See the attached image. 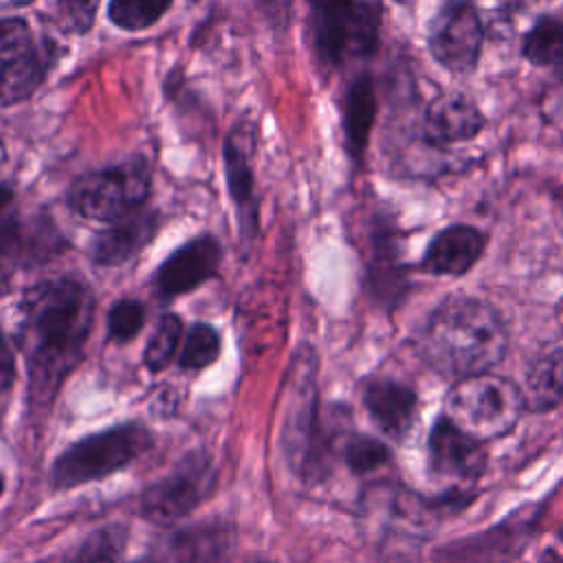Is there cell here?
<instances>
[{"mask_svg":"<svg viewBox=\"0 0 563 563\" xmlns=\"http://www.w3.org/2000/svg\"><path fill=\"white\" fill-rule=\"evenodd\" d=\"M92 323V295L77 279L33 286L20 301L18 343L29 363L31 391L51 398L77 365Z\"/></svg>","mask_w":563,"mask_h":563,"instance_id":"1","label":"cell"},{"mask_svg":"<svg viewBox=\"0 0 563 563\" xmlns=\"http://www.w3.org/2000/svg\"><path fill=\"white\" fill-rule=\"evenodd\" d=\"M506 328L497 310L479 299L442 303L427 321L420 354L435 372L453 378L486 374L506 352Z\"/></svg>","mask_w":563,"mask_h":563,"instance_id":"2","label":"cell"},{"mask_svg":"<svg viewBox=\"0 0 563 563\" xmlns=\"http://www.w3.org/2000/svg\"><path fill=\"white\" fill-rule=\"evenodd\" d=\"M526 407L523 394L508 380L477 374L460 378L444 402V418L471 438L486 442L506 435Z\"/></svg>","mask_w":563,"mask_h":563,"instance_id":"3","label":"cell"},{"mask_svg":"<svg viewBox=\"0 0 563 563\" xmlns=\"http://www.w3.org/2000/svg\"><path fill=\"white\" fill-rule=\"evenodd\" d=\"M319 55L330 64L367 57L378 44L380 0H310Z\"/></svg>","mask_w":563,"mask_h":563,"instance_id":"4","label":"cell"},{"mask_svg":"<svg viewBox=\"0 0 563 563\" xmlns=\"http://www.w3.org/2000/svg\"><path fill=\"white\" fill-rule=\"evenodd\" d=\"M150 444L139 424H119L70 444L53 464L51 482L57 488H73L101 479L132 462Z\"/></svg>","mask_w":563,"mask_h":563,"instance_id":"5","label":"cell"},{"mask_svg":"<svg viewBox=\"0 0 563 563\" xmlns=\"http://www.w3.org/2000/svg\"><path fill=\"white\" fill-rule=\"evenodd\" d=\"M150 194V172L143 161L92 172L70 187V207L99 222H117L136 211Z\"/></svg>","mask_w":563,"mask_h":563,"instance_id":"6","label":"cell"},{"mask_svg":"<svg viewBox=\"0 0 563 563\" xmlns=\"http://www.w3.org/2000/svg\"><path fill=\"white\" fill-rule=\"evenodd\" d=\"M213 482L211 466L205 455H191L172 475L152 484L141 495V512L156 523H169L189 515Z\"/></svg>","mask_w":563,"mask_h":563,"instance_id":"7","label":"cell"},{"mask_svg":"<svg viewBox=\"0 0 563 563\" xmlns=\"http://www.w3.org/2000/svg\"><path fill=\"white\" fill-rule=\"evenodd\" d=\"M482 40L484 31L471 4H442V11L431 22V53L453 73H468L475 68Z\"/></svg>","mask_w":563,"mask_h":563,"instance_id":"8","label":"cell"},{"mask_svg":"<svg viewBox=\"0 0 563 563\" xmlns=\"http://www.w3.org/2000/svg\"><path fill=\"white\" fill-rule=\"evenodd\" d=\"M479 440L457 429L449 418H440L429 435V464L435 475L453 482H473L484 471Z\"/></svg>","mask_w":563,"mask_h":563,"instance_id":"9","label":"cell"},{"mask_svg":"<svg viewBox=\"0 0 563 563\" xmlns=\"http://www.w3.org/2000/svg\"><path fill=\"white\" fill-rule=\"evenodd\" d=\"M220 262V246L213 238L200 235L174 251L156 271V288L161 295H180L194 290L211 277Z\"/></svg>","mask_w":563,"mask_h":563,"instance_id":"10","label":"cell"},{"mask_svg":"<svg viewBox=\"0 0 563 563\" xmlns=\"http://www.w3.org/2000/svg\"><path fill=\"white\" fill-rule=\"evenodd\" d=\"M62 249V235L46 218H2L0 255L20 264L44 262Z\"/></svg>","mask_w":563,"mask_h":563,"instance_id":"11","label":"cell"},{"mask_svg":"<svg viewBox=\"0 0 563 563\" xmlns=\"http://www.w3.org/2000/svg\"><path fill=\"white\" fill-rule=\"evenodd\" d=\"M158 218L154 211H132L112 222L92 242V260L103 266H114L136 255L156 233Z\"/></svg>","mask_w":563,"mask_h":563,"instance_id":"12","label":"cell"},{"mask_svg":"<svg viewBox=\"0 0 563 563\" xmlns=\"http://www.w3.org/2000/svg\"><path fill=\"white\" fill-rule=\"evenodd\" d=\"M486 238L473 227H449L427 246L422 268L431 275H462L482 255Z\"/></svg>","mask_w":563,"mask_h":563,"instance_id":"13","label":"cell"},{"mask_svg":"<svg viewBox=\"0 0 563 563\" xmlns=\"http://www.w3.org/2000/svg\"><path fill=\"white\" fill-rule=\"evenodd\" d=\"M57 55V44L44 40L37 46H31L26 53H22L18 59L9 62L0 70V108L15 106L31 97L46 79Z\"/></svg>","mask_w":563,"mask_h":563,"instance_id":"14","label":"cell"},{"mask_svg":"<svg viewBox=\"0 0 563 563\" xmlns=\"http://www.w3.org/2000/svg\"><path fill=\"white\" fill-rule=\"evenodd\" d=\"M484 125V117L473 99L462 92L440 95L427 110V136L435 143L473 139Z\"/></svg>","mask_w":563,"mask_h":563,"instance_id":"15","label":"cell"},{"mask_svg":"<svg viewBox=\"0 0 563 563\" xmlns=\"http://www.w3.org/2000/svg\"><path fill=\"white\" fill-rule=\"evenodd\" d=\"M374 422L389 435L400 438L409 431L416 416V394L396 380H372L363 394Z\"/></svg>","mask_w":563,"mask_h":563,"instance_id":"16","label":"cell"},{"mask_svg":"<svg viewBox=\"0 0 563 563\" xmlns=\"http://www.w3.org/2000/svg\"><path fill=\"white\" fill-rule=\"evenodd\" d=\"M222 156H224L227 183H229L231 196L238 207L242 233L249 235L255 231V224H257V205H255V196H253V172H251L249 154L244 150V139L238 128L224 141Z\"/></svg>","mask_w":563,"mask_h":563,"instance_id":"17","label":"cell"},{"mask_svg":"<svg viewBox=\"0 0 563 563\" xmlns=\"http://www.w3.org/2000/svg\"><path fill=\"white\" fill-rule=\"evenodd\" d=\"M374 114H376L374 86L367 77H358L347 88L345 106H343V130H345V141L352 156L363 154L372 123H374Z\"/></svg>","mask_w":563,"mask_h":563,"instance_id":"18","label":"cell"},{"mask_svg":"<svg viewBox=\"0 0 563 563\" xmlns=\"http://www.w3.org/2000/svg\"><path fill=\"white\" fill-rule=\"evenodd\" d=\"M523 400L534 411H548L563 402V350L541 356L530 367Z\"/></svg>","mask_w":563,"mask_h":563,"instance_id":"19","label":"cell"},{"mask_svg":"<svg viewBox=\"0 0 563 563\" xmlns=\"http://www.w3.org/2000/svg\"><path fill=\"white\" fill-rule=\"evenodd\" d=\"M523 57L537 66L563 64V22L554 18L539 20L523 37Z\"/></svg>","mask_w":563,"mask_h":563,"instance_id":"20","label":"cell"},{"mask_svg":"<svg viewBox=\"0 0 563 563\" xmlns=\"http://www.w3.org/2000/svg\"><path fill=\"white\" fill-rule=\"evenodd\" d=\"M172 0H112L108 15L123 31H141L156 24Z\"/></svg>","mask_w":563,"mask_h":563,"instance_id":"21","label":"cell"},{"mask_svg":"<svg viewBox=\"0 0 563 563\" xmlns=\"http://www.w3.org/2000/svg\"><path fill=\"white\" fill-rule=\"evenodd\" d=\"M125 545V530L121 526H108L92 532L68 563H119Z\"/></svg>","mask_w":563,"mask_h":563,"instance_id":"22","label":"cell"},{"mask_svg":"<svg viewBox=\"0 0 563 563\" xmlns=\"http://www.w3.org/2000/svg\"><path fill=\"white\" fill-rule=\"evenodd\" d=\"M220 354V336L209 323H194L180 350V365L200 369L211 365Z\"/></svg>","mask_w":563,"mask_h":563,"instance_id":"23","label":"cell"},{"mask_svg":"<svg viewBox=\"0 0 563 563\" xmlns=\"http://www.w3.org/2000/svg\"><path fill=\"white\" fill-rule=\"evenodd\" d=\"M180 336H183V323L178 317L174 314H165L156 330L152 332L150 336V343L145 347V365L152 369V372H158L163 367L169 365L172 356L176 354L178 350V343H180Z\"/></svg>","mask_w":563,"mask_h":563,"instance_id":"24","label":"cell"},{"mask_svg":"<svg viewBox=\"0 0 563 563\" xmlns=\"http://www.w3.org/2000/svg\"><path fill=\"white\" fill-rule=\"evenodd\" d=\"M143 319H145V312H143V306L139 301H132V299L117 301L112 306L110 314H108L110 336L119 343L130 341L132 336L139 334V330L143 325Z\"/></svg>","mask_w":563,"mask_h":563,"instance_id":"25","label":"cell"},{"mask_svg":"<svg viewBox=\"0 0 563 563\" xmlns=\"http://www.w3.org/2000/svg\"><path fill=\"white\" fill-rule=\"evenodd\" d=\"M31 48V29L24 20H0V70Z\"/></svg>","mask_w":563,"mask_h":563,"instance_id":"26","label":"cell"},{"mask_svg":"<svg viewBox=\"0 0 563 563\" xmlns=\"http://www.w3.org/2000/svg\"><path fill=\"white\" fill-rule=\"evenodd\" d=\"M389 457L387 449L374 438H354L345 449V462L356 473H367L378 468Z\"/></svg>","mask_w":563,"mask_h":563,"instance_id":"27","label":"cell"},{"mask_svg":"<svg viewBox=\"0 0 563 563\" xmlns=\"http://www.w3.org/2000/svg\"><path fill=\"white\" fill-rule=\"evenodd\" d=\"M99 0H59V11L66 29L75 33H86L97 15Z\"/></svg>","mask_w":563,"mask_h":563,"instance_id":"28","label":"cell"},{"mask_svg":"<svg viewBox=\"0 0 563 563\" xmlns=\"http://www.w3.org/2000/svg\"><path fill=\"white\" fill-rule=\"evenodd\" d=\"M255 4L273 26H286L290 15V0H255Z\"/></svg>","mask_w":563,"mask_h":563,"instance_id":"29","label":"cell"},{"mask_svg":"<svg viewBox=\"0 0 563 563\" xmlns=\"http://www.w3.org/2000/svg\"><path fill=\"white\" fill-rule=\"evenodd\" d=\"M13 376H15V363H13V354H11V347L0 330V394L13 383Z\"/></svg>","mask_w":563,"mask_h":563,"instance_id":"30","label":"cell"},{"mask_svg":"<svg viewBox=\"0 0 563 563\" xmlns=\"http://www.w3.org/2000/svg\"><path fill=\"white\" fill-rule=\"evenodd\" d=\"M11 198H13L11 189L7 185H0V220H2V213L7 211V207L11 205Z\"/></svg>","mask_w":563,"mask_h":563,"instance_id":"31","label":"cell"},{"mask_svg":"<svg viewBox=\"0 0 563 563\" xmlns=\"http://www.w3.org/2000/svg\"><path fill=\"white\" fill-rule=\"evenodd\" d=\"M29 2H33V0H0V9H18Z\"/></svg>","mask_w":563,"mask_h":563,"instance_id":"32","label":"cell"},{"mask_svg":"<svg viewBox=\"0 0 563 563\" xmlns=\"http://www.w3.org/2000/svg\"><path fill=\"white\" fill-rule=\"evenodd\" d=\"M541 563H563V556H559L556 552L548 550V552H543V556H541Z\"/></svg>","mask_w":563,"mask_h":563,"instance_id":"33","label":"cell"},{"mask_svg":"<svg viewBox=\"0 0 563 563\" xmlns=\"http://www.w3.org/2000/svg\"><path fill=\"white\" fill-rule=\"evenodd\" d=\"M7 286H9V275H7V271L0 266V295L4 292Z\"/></svg>","mask_w":563,"mask_h":563,"instance_id":"34","label":"cell"},{"mask_svg":"<svg viewBox=\"0 0 563 563\" xmlns=\"http://www.w3.org/2000/svg\"><path fill=\"white\" fill-rule=\"evenodd\" d=\"M442 4H471V0H442Z\"/></svg>","mask_w":563,"mask_h":563,"instance_id":"35","label":"cell"},{"mask_svg":"<svg viewBox=\"0 0 563 563\" xmlns=\"http://www.w3.org/2000/svg\"><path fill=\"white\" fill-rule=\"evenodd\" d=\"M4 158H7V152H4V145L0 143V167L4 165Z\"/></svg>","mask_w":563,"mask_h":563,"instance_id":"36","label":"cell"},{"mask_svg":"<svg viewBox=\"0 0 563 563\" xmlns=\"http://www.w3.org/2000/svg\"><path fill=\"white\" fill-rule=\"evenodd\" d=\"M134 563H156V561H152V559H141V561H134Z\"/></svg>","mask_w":563,"mask_h":563,"instance_id":"37","label":"cell"},{"mask_svg":"<svg viewBox=\"0 0 563 563\" xmlns=\"http://www.w3.org/2000/svg\"><path fill=\"white\" fill-rule=\"evenodd\" d=\"M2 490H4V479H2V475H0V495H2Z\"/></svg>","mask_w":563,"mask_h":563,"instance_id":"38","label":"cell"},{"mask_svg":"<svg viewBox=\"0 0 563 563\" xmlns=\"http://www.w3.org/2000/svg\"><path fill=\"white\" fill-rule=\"evenodd\" d=\"M561 539H563V530H561Z\"/></svg>","mask_w":563,"mask_h":563,"instance_id":"39","label":"cell"},{"mask_svg":"<svg viewBox=\"0 0 563 563\" xmlns=\"http://www.w3.org/2000/svg\"><path fill=\"white\" fill-rule=\"evenodd\" d=\"M398 2H407V0H398Z\"/></svg>","mask_w":563,"mask_h":563,"instance_id":"40","label":"cell"}]
</instances>
